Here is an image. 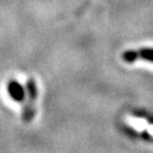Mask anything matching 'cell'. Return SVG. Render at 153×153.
<instances>
[{"instance_id": "cell-2", "label": "cell", "mask_w": 153, "mask_h": 153, "mask_svg": "<svg viewBox=\"0 0 153 153\" xmlns=\"http://www.w3.org/2000/svg\"><path fill=\"white\" fill-rule=\"evenodd\" d=\"M7 91H9L10 96L12 97L14 100L16 101H22L25 99V89L18 82L16 81H11L7 84Z\"/></svg>"}, {"instance_id": "cell-4", "label": "cell", "mask_w": 153, "mask_h": 153, "mask_svg": "<svg viewBox=\"0 0 153 153\" xmlns=\"http://www.w3.org/2000/svg\"><path fill=\"white\" fill-rule=\"evenodd\" d=\"M138 57V53L135 50H128L124 51L123 54H122V60L127 63H134L135 61H137Z\"/></svg>"}, {"instance_id": "cell-3", "label": "cell", "mask_w": 153, "mask_h": 153, "mask_svg": "<svg viewBox=\"0 0 153 153\" xmlns=\"http://www.w3.org/2000/svg\"><path fill=\"white\" fill-rule=\"evenodd\" d=\"M138 57L143 59V61L153 63V48H141L137 50Z\"/></svg>"}, {"instance_id": "cell-1", "label": "cell", "mask_w": 153, "mask_h": 153, "mask_svg": "<svg viewBox=\"0 0 153 153\" xmlns=\"http://www.w3.org/2000/svg\"><path fill=\"white\" fill-rule=\"evenodd\" d=\"M27 93H28V97H29V102L25 105L24 108V119L25 121H30L32 119L34 115V108H33V103L35 101L36 98V85L35 82L30 80L27 84Z\"/></svg>"}]
</instances>
